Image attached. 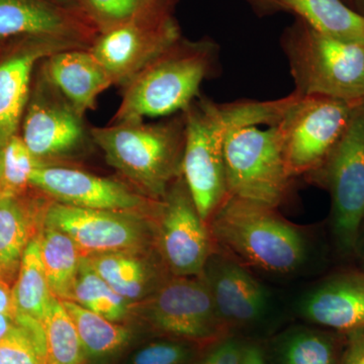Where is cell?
<instances>
[{
  "label": "cell",
  "mask_w": 364,
  "mask_h": 364,
  "mask_svg": "<svg viewBox=\"0 0 364 364\" xmlns=\"http://www.w3.org/2000/svg\"><path fill=\"white\" fill-rule=\"evenodd\" d=\"M90 136L107 163L131 186L151 200H161L171 184L182 176L186 148L183 114L167 121L114 123L93 128Z\"/></svg>",
  "instance_id": "obj_2"
},
{
  "label": "cell",
  "mask_w": 364,
  "mask_h": 364,
  "mask_svg": "<svg viewBox=\"0 0 364 364\" xmlns=\"http://www.w3.org/2000/svg\"><path fill=\"white\" fill-rule=\"evenodd\" d=\"M306 320L339 331L364 328V275L335 277L306 294L301 306Z\"/></svg>",
  "instance_id": "obj_19"
},
{
  "label": "cell",
  "mask_w": 364,
  "mask_h": 364,
  "mask_svg": "<svg viewBox=\"0 0 364 364\" xmlns=\"http://www.w3.org/2000/svg\"><path fill=\"white\" fill-rule=\"evenodd\" d=\"M85 45L50 38H28L20 49L0 62V151L16 135L30 98L33 67L55 53Z\"/></svg>",
  "instance_id": "obj_17"
},
{
  "label": "cell",
  "mask_w": 364,
  "mask_h": 364,
  "mask_svg": "<svg viewBox=\"0 0 364 364\" xmlns=\"http://www.w3.org/2000/svg\"><path fill=\"white\" fill-rule=\"evenodd\" d=\"M83 116L76 111L42 71L28 104L23 139L41 163L77 152L87 140Z\"/></svg>",
  "instance_id": "obj_14"
},
{
  "label": "cell",
  "mask_w": 364,
  "mask_h": 364,
  "mask_svg": "<svg viewBox=\"0 0 364 364\" xmlns=\"http://www.w3.org/2000/svg\"><path fill=\"white\" fill-rule=\"evenodd\" d=\"M179 38L171 13L154 14L100 33L88 50L112 85L126 86Z\"/></svg>",
  "instance_id": "obj_12"
},
{
  "label": "cell",
  "mask_w": 364,
  "mask_h": 364,
  "mask_svg": "<svg viewBox=\"0 0 364 364\" xmlns=\"http://www.w3.org/2000/svg\"><path fill=\"white\" fill-rule=\"evenodd\" d=\"M97 30L81 9L50 0H0V39L50 38L86 46Z\"/></svg>",
  "instance_id": "obj_15"
},
{
  "label": "cell",
  "mask_w": 364,
  "mask_h": 364,
  "mask_svg": "<svg viewBox=\"0 0 364 364\" xmlns=\"http://www.w3.org/2000/svg\"><path fill=\"white\" fill-rule=\"evenodd\" d=\"M156 1L159 2V4H163V6L171 9L172 6H173V2L176 1V0H156Z\"/></svg>",
  "instance_id": "obj_40"
},
{
  "label": "cell",
  "mask_w": 364,
  "mask_h": 364,
  "mask_svg": "<svg viewBox=\"0 0 364 364\" xmlns=\"http://www.w3.org/2000/svg\"><path fill=\"white\" fill-rule=\"evenodd\" d=\"M200 275L227 329L252 324L267 311V289L235 258L213 252Z\"/></svg>",
  "instance_id": "obj_16"
},
{
  "label": "cell",
  "mask_w": 364,
  "mask_h": 364,
  "mask_svg": "<svg viewBox=\"0 0 364 364\" xmlns=\"http://www.w3.org/2000/svg\"><path fill=\"white\" fill-rule=\"evenodd\" d=\"M38 239L52 293L62 301H70L82 260L77 246L68 235L45 225L41 228Z\"/></svg>",
  "instance_id": "obj_24"
},
{
  "label": "cell",
  "mask_w": 364,
  "mask_h": 364,
  "mask_svg": "<svg viewBox=\"0 0 364 364\" xmlns=\"http://www.w3.org/2000/svg\"><path fill=\"white\" fill-rule=\"evenodd\" d=\"M355 105L291 93V102L275 124L291 178L322 168L346 130Z\"/></svg>",
  "instance_id": "obj_7"
},
{
  "label": "cell",
  "mask_w": 364,
  "mask_h": 364,
  "mask_svg": "<svg viewBox=\"0 0 364 364\" xmlns=\"http://www.w3.org/2000/svg\"><path fill=\"white\" fill-rule=\"evenodd\" d=\"M213 239L183 176L171 184L154 215V244L170 274L198 277L213 253Z\"/></svg>",
  "instance_id": "obj_10"
},
{
  "label": "cell",
  "mask_w": 364,
  "mask_h": 364,
  "mask_svg": "<svg viewBox=\"0 0 364 364\" xmlns=\"http://www.w3.org/2000/svg\"><path fill=\"white\" fill-rule=\"evenodd\" d=\"M359 1H360V2H361V4H363V6H364V0H359Z\"/></svg>",
  "instance_id": "obj_41"
},
{
  "label": "cell",
  "mask_w": 364,
  "mask_h": 364,
  "mask_svg": "<svg viewBox=\"0 0 364 364\" xmlns=\"http://www.w3.org/2000/svg\"><path fill=\"white\" fill-rule=\"evenodd\" d=\"M321 169L331 191L337 240L351 250L364 219V100L354 105L346 130Z\"/></svg>",
  "instance_id": "obj_11"
},
{
  "label": "cell",
  "mask_w": 364,
  "mask_h": 364,
  "mask_svg": "<svg viewBox=\"0 0 364 364\" xmlns=\"http://www.w3.org/2000/svg\"><path fill=\"white\" fill-rule=\"evenodd\" d=\"M81 11L100 33L149 14L170 13L156 0H81Z\"/></svg>",
  "instance_id": "obj_29"
},
{
  "label": "cell",
  "mask_w": 364,
  "mask_h": 364,
  "mask_svg": "<svg viewBox=\"0 0 364 364\" xmlns=\"http://www.w3.org/2000/svg\"><path fill=\"white\" fill-rule=\"evenodd\" d=\"M154 215L90 210L50 200L43 225L63 232L82 257L155 247Z\"/></svg>",
  "instance_id": "obj_8"
},
{
  "label": "cell",
  "mask_w": 364,
  "mask_h": 364,
  "mask_svg": "<svg viewBox=\"0 0 364 364\" xmlns=\"http://www.w3.org/2000/svg\"><path fill=\"white\" fill-rule=\"evenodd\" d=\"M42 325L48 364H82L85 349L62 299L53 298Z\"/></svg>",
  "instance_id": "obj_27"
},
{
  "label": "cell",
  "mask_w": 364,
  "mask_h": 364,
  "mask_svg": "<svg viewBox=\"0 0 364 364\" xmlns=\"http://www.w3.org/2000/svg\"><path fill=\"white\" fill-rule=\"evenodd\" d=\"M70 301L112 322L121 323L133 317V304L116 293L83 257Z\"/></svg>",
  "instance_id": "obj_26"
},
{
  "label": "cell",
  "mask_w": 364,
  "mask_h": 364,
  "mask_svg": "<svg viewBox=\"0 0 364 364\" xmlns=\"http://www.w3.org/2000/svg\"><path fill=\"white\" fill-rule=\"evenodd\" d=\"M18 326L16 314H0V342L6 338Z\"/></svg>",
  "instance_id": "obj_36"
},
{
  "label": "cell",
  "mask_w": 364,
  "mask_h": 364,
  "mask_svg": "<svg viewBox=\"0 0 364 364\" xmlns=\"http://www.w3.org/2000/svg\"><path fill=\"white\" fill-rule=\"evenodd\" d=\"M16 320L18 326L0 342V364H48L42 323L30 318Z\"/></svg>",
  "instance_id": "obj_30"
},
{
  "label": "cell",
  "mask_w": 364,
  "mask_h": 364,
  "mask_svg": "<svg viewBox=\"0 0 364 364\" xmlns=\"http://www.w3.org/2000/svg\"><path fill=\"white\" fill-rule=\"evenodd\" d=\"M243 347L235 339H226L218 344L200 364H239Z\"/></svg>",
  "instance_id": "obj_33"
},
{
  "label": "cell",
  "mask_w": 364,
  "mask_h": 364,
  "mask_svg": "<svg viewBox=\"0 0 364 364\" xmlns=\"http://www.w3.org/2000/svg\"><path fill=\"white\" fill-rule=\"evenodd\" d=\"M133 316L163 334L189 342L218 339L228 330L202 275H170L152 296L134 306Z\"/></svg>",
  "instance_id": "obj_9"
},
{
  "label": "cell",
  "mask_w": 364,
  "mask_h": 364,
  "mask_svg": "<svg viewBox=\"0 0 364 364\" xmlns=\"http://www.w3.org/2000/svg\"><path fill=\"white\" fill-rule=\"evenodd\" d=\"M361 364H364V339L358 345Z\"/></svg>",
  "instance_id": "obj_39"
},
{
  "label": "cell",
  "mask_w": 364,
  "mask_h": 364,
  "mask_svg": "<svg viewBox=\"0 0 364 364\" xmlns=\"http://www.w3.org/2000/svg\"><path fill=\"white\" fill-rule=\"evenodd\" d=\"M257 1L264 4L265 6L272 7V9H279L280 7L277 0H257Z\"/></svg>",
  "instance_id": "obj_38"
},
{
  "label": "cell",
  "mask_w": 364,
  "mask_h": 364,
  "mask_svg": "<svg viewBox=\"0 0 364 364\" xmlns=\"http://www.w3.org/2000/svg\"><path fill=\"white\" fill-rule=\"evenodd\" d=\"M42 164L21 136H14L0 151V200L26 195L33 170Z\"/></svg>",
  "instance_id": "obj_28"
},
{
  "label": "cell",
  "mask_w": 364,
  "mask_h": 364,
  "mask_svg": "<svg viewBox=\"0 0 364 364\" xmlns=\"http://www.w3.org/2000/svg\"><path fill=\"white\" fill-rule=\"evenodd\" d=\"M213 242L242 263L286 274L306 260L303 235L275 208L229 198L208 224Z\"/></svg>",
  "instance_id": "obj_4"
},
{
  "label": "cell",
  "mask_w": 364,
  "mask_h": 364,
  "mask_svg": "<svg viewBox=\"0 0 364 364\" xmlns=\"http://www.w3.org/2000/svg\"><path fill=\"white\" fill-rule=\"evenodd\" d=\"M219 48L210 40L179 38L124 87L114 123L144 121L184 112L200 97L214 71Z\"/></svg>",
  "instance_id": "obj_3"
},
{
  "label": "cell",
  "mask_w": 364,
  "mask_h": 364,
  "mask_svg": "<svg viewBox=\"0 0 364 364\" xmlns=\"http://www.w3.org/2000/svg\"><path fill=\"white\" fill-rule=\"evenodd\" d=\"M239 364H267L264 355L259 347L255 345H247L243 347L240 363Z\"/></svg>",
  "instance_id": "obj_35"
},
{
  "label": "cell",
  "mask_w": 364,
  "mask_h": 364,
  "mask_svg": "<svg viewBox=\"0 0 364 364\" xmlns=\"http://www.w3.org/2000/svg\"><path fill=\"white\" fill-rule=\"evenodd\" d=\"M31 188L53 202L90 210L155 215L160 203L124 182L50 164L40 165L33 170Z\"/></svg>",
  "instance_id": "obj_13"
},
{
  "label": "cell",
  "mask_w": 364,
  "mask_h": 364,
  "mask_svg": "<svg viewBox=\"0 0 364 364\" xmlns=\"http://www.w3.org/2000/svg\"><path fill=\"white\" fill-rule=\"evenodd\" d=\"M345 364H361L360 358H359V350L358 345L354 347L353 350L349 354L348 358L346 359Z\"/></svg>",
  "instance_id": "obj_37"
},
{
  "label": "cell",
  "mask_w": 364,
  "mask_h": 364,
  "mask_svg": "<svg viewBox=\"0 0 364 364\" xmlns=\"http://www.w3.org/2000/svg\"><path fill=\"white\" fill-rule=\"evenodd\" d=\"M261 127L238 129L225 144L228 195L277 208L289 195L293 178L287 172L277 127Z\"/></svg>",
  "instance_id": "obj_6"
},
{
  "label": "cell",
  "mask_w": 364,
  "mask_h": 364,
  "mask_svg": "<svg viewBox=\"0 0 364 364\" xmlns=\"http://www.w3.org/2000/svg\"><path fill=\"white\" fill-rule=\"evenodd\" d=\"M62 301L75 324L85 356L107 358L121 351L130 342L132 331L127 326L107 320L74 301Z\"/></svg>",
  "instance_id": "obj_25"
},
{
  "label": "cell",
  "mask_w": 364,
  "mask_h": 364,
  "mask_svg": "<svg viewBox=\"0 0 364 364\" xmlns=\"http://www.w3.org/2000/svg\"><path fill=\"white\" fill-rule=\"evenodd\" d=\"M49 198L26 195L0 200V277L16 280L28 243L39 234Z\"/></svg>",
  "instance_id": "obj_21"
},
{
  "label": "cell",
  "mask_w": 364,
  "mask_h": 364,
  "mask_svg": "<svg viewBox=\"0 0 364 364\" xmlns=\"http://www.w3.org/2000/svg\"><path fill=\"white\" fill-rule=\"evenodd\" d=\"M282 43L294 92L351 104L364 100V45L327 37L299 18L284 32Z\"/></svg>",
  "instance_id": "obj_5"
},
{
  "label": "cell",
  "mask_w": 364,
  "mask_h": 364,
  "mask_svg": "<svg viewBox=\"0 0 364 364\" xmlns=\"http://www.w3.org/2000/svg\"><path fill=\"white\" fill-rule=\"evenodd\" d=\"M282 9L298 14L299 20L333 39L364 45V16L342 0H277Z\"/></svg>",
  "instance_id": "obj_22"
},
{
  "label": "cell",
  "mask_w": 364,
  "mask_h": 364,
  "mask_svg": "<svg viewBox=\"0 0 364 364\" xmlns=\"http://www.w3.org/2000/svg\"><path fill=\"white\" fill-rule=\"evenodd\" d=\"M14 314L42 323L54 294L48 282L38 235L28 243L13 287Z\"/></svg>",
  "instance_id": "obj_23"
},
{
  "label": "cell",
  "mask_w": 364,
  "mask_h": 364,
  "mask_svg": "<svg viewBox=\"0 0 364 364\" xmlns=\"http://www.w3.org/2000/svg\"><path fill=\"white\" fill-rule=\"evenodd\" d=\"M83 258L116 293L134 306L152 296L171 275L155 247Z\"/></svg>",
  "instance_id": "obj_18"
},
{
  "label": "cell",
  "mask_w": 364,
  "mask_h": 364,
  "mask_svg": "<svg viewBox=\"0 0 364 364\" xmlns=\"http://www.w3.org/2000/svg\"><path fill=\"white\" fill-rule=\"evenodd\" d=\"M184 341L162 340L144 345L132 354L128 364H188L195 348Z\"/></svg>",
  "instance_id": "obj_32"
},
{
  "label": "cell",
  "mask_w": 364,
  "mask_h": 364,
  "mask_svg": "<svg viewBox=\"0 0 364 364\" xmlns=\"http://www.w3.org/2000/svg\"><path fill=\"white\" fill-rule=\"evenodd\" d=\"M279 359L280 364H336V349L330 337L299 330L284 340Z\"/></svg>",
  "instance_id": "obj_31"
},
{
  "label": "cell",
  "mask_w": 364,
  "mask_h": 364,
  "mask_svg": "<svg viewBox=\"0 0 364 364\" xmlns=\"http://www.w3.org/2000/svg\"><path fill=\"white\" fill-rule=\"evenodd\" d=\"M45 73L80 114L97 107L98 95L112 85L102 64L88 49L76 48L46 58Z\"/></svg>",
  "instance_id": "obj_20"
},
{
  "label": "cell",
  "mask_w": 364,
  "mask_h": 364,
  "mask_svg": "<svg viewBox=\"0 0 364 364\" xmlns=\"http://www.w3.org/2000/svg\"><path fill=\"white\" fill-rule=\"evenodd\" d=\"M14 313L13 287L0 277V314Z\"/></svg>",
  "instance_id": "obj_34"
},
{
  "label": "cell",
  "mask_w": 364,
  "mask_h": 364,
  "mask_svg": "<svg viewBox=\"0 0 364 364\" xmlns=\"http://www.w3.org/2000/svg\"><path fill=\"white\" fill-rule=\"evenodd\" d=\"M291 100V95H287L274 100L218 104L200 97L182 112L186 119L182 176L205 224L229 198L224 165L228 138L246 127L275 126Z\"/></svg>",
  "instance_id": "obj_1"
}]
</instances>
